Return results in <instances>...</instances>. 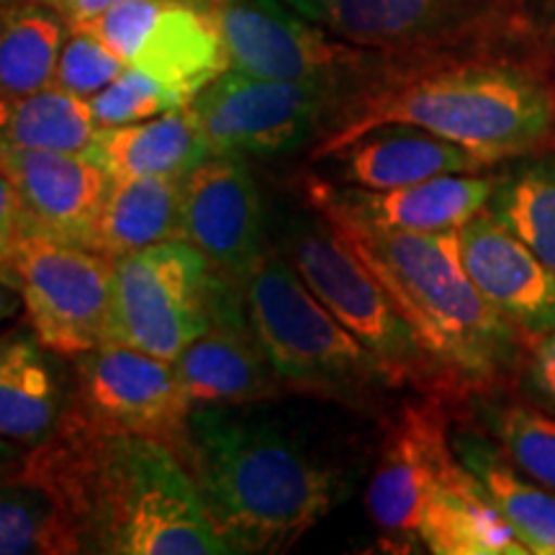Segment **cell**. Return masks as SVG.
<instances>
[{
    "mask_svg": "<svg viewBox=\"0 0 555 555\" xmlns=\"http://www.w3.org/2000/svg\"><path fill=\"white\" fill-rule=\"evenodd\" d=\"M16 470L57 499L82 553H229L191 470L168 446L95 427L73 404Z\"/></svg>",
    "mask_w": 555,
    "mask_h": 555,
    "instance_id": "1",
    "label": "cell"
},
{
    "mask_svg": "<svg viewBox=\"0 0 555 555\" xmlns=\"http://www.w3.org/2000/svg\"><path fill=\"white\" fill-rule=\"evenodd\" d=\"M380 124L433 131L491 168L555 150V57L540 44L397 57L319 139L314 159Z\"/></svg>",
    "mask_w": 555,
    "mask_h": 555,
    "instance_id": "2",
    "label": "cell"
},
{
    "mask_svg": "<svg viewBox=\"0 0 555 555\" xmlns=\"http://www.w3.org/2000/svg\"><path fill=\"white\" fill-rule=\"evenodd\" d=\"M229 553H283L345 496L335 468L260 416L201 406L183 457Z\"/></svg>",
    "mask_w": 555,
    "mask_h": 555,
    "instance_id": "3",
    "label": "cell"
},
{
    "mask_svg": "<svg viewBox=\"0 0 555 555\" xmlns=\"http://www.w3.org/2000/svg\"><path fill=\"white\" fill-rule=\"evenodd\" d=\"M324 219L384 283L450 378L457 404L515 388L527 337L474 286L463 268L457 232L414 234Z\"/></svg>",
    "mask_w": 555,
    "mask_h": 555,
    "instance_id": "4",
    "label": "cell"
},
{
    "mask_svg": "<svg viewBox=\"0 0 555 555\" xmlns=\"http://www.w3.org/2000/svg\"><path fill=\"white\" fill-rule=\"evenodd\" d=\"M240 286L281 386L360 412L397 391L386 367L311 294L286 255L262 249Z\"/></svg>",
    "mask_w": 555,
    "mask_h": 555,
    "instance_id": "5",
    "label": "cell"
},
{
    "mask_svg": "<svg viewBox=\"0 0 555 555\" xmlns=\"http://www.w3.org/2000/svg\"><path fill=\"white\" fill-rule=\"evenodd\" d=\"M286 258L332 317L386 367L397 388L457 404L455 388L416 337L384 283L322 214L296 219L286 237Z\"/></svg>",
    "mask_w": 555,
    "mask_h": 555,
    "instance_id": "6",
    "label": "cell"
},
{
    "mask_svg": "<svg viewBox=\"0 0 555 555\" xmlns=\"http://www.w3.org/2000/svg\"><path fill=\"white\" fill-rule=\"evenodd\" d=\"M350 44L391 57L538 44L527 0H286Z\"/></svg>",
    "mask_w": 555,
    "mask_h": 555,
    "instance_id": "7",
    "label": "cell"
},
{
    "mask_svg": "<svg viewBox=\"0 0 555 555\" xmlns=\"http://www.w3.org/2000/svg\"><path fill=\"white\" fill-rule=\"evenodd\" d=\"M214 13L229 69L255 78L319 82L356 101L397 60L335 37L286 0H214Z\"/></svg>",
    "mask_w": 555,
    "mask_h": 555,
    "instance_id": "8",
    "label": "cell"
},
{
    "mask_svg": "<svg viewBox=\"0 0 555 555\" xmlns=\"http://www.w3.org/2000/svg\"><path fill=\"white\" fill-rule=\"evenodd\" d=\"M217 270L185 240L114 260L108 343L176 363L211 322Z\"/></svg>",
    "mask_w": 555,
    "mask_h": 555,
    "instance_id": "9",
    "label": "cell"
},
{
    "mask_svg": "<svg viewBox=\"0 0 555 555\" xmlns=\"http://www.w3.org/2000/svg\"><path fill=\"white\" fill-rule=\"evenodd\" d=\"M350 95L319 82L268 80L227 69L189 103L211 155L273 157L319 142Z\"/></svg>",
    "mask_w": 555,
    "mask_h": 555,
    "instance_id": "10",
    "label": "cell"
},
{
    "mask_svg": "<svg viewBox=\"0 0 555 555\" xmlns=\"http://www.w3.org/2000/svg\"><path fill=\"white\" fill-rule=\"evenodd\" d=\"M13 275L39 345L80 358L108 343L114 260L78 242L24 229Z\"/></svg>",
    "mask_w": 555,
    "mask_h": 555,
    "instance_id": "11",
    "label": "cell"
},
{
    "mask_svg": "<svg viewBox=\"0 0 555 555\" xmlns=\"http://www.w3.org/2000/svg\"><path fill=\"white\" fill-rule=\"evenodd\" d=\"M95 427L163 442L180 461L189 450V416L176 365L134 347L106 343L80 356L78 397L69 401Z\"/></svg>",
    "mask_w": 555,
    "mask_h": 555,
    "instance_id": "12",
    "label": "cell"
},
{
    "mask_svg": "<svg viewBox=\"0 0 555 555\" xmlns=\"http://www.w3.org/2000/svg\"><path fill=\"white\" fill-rule=\"evenodd\" d=\"M448 406L446 399L422 393L420 401L399 406L388 420L365 496L384 551L412 553L422 545L420 519L429 486L455 457Z\"/></svg>",
    "mask_w": 555,
    "mask_h": 555,
    "instance_id": "13",
    "label": "cell"
},
{
    "mask_svg": "<svg viewBox=\"0 0 555 555\" xmlns=\"http://www.w3.org/2000/svg\"><path fill=\"white\" fill-rule=\"evenodd\" d=\"M172 365L193 409L245 406L275 399L281 391V380L247 317L240 281L221 273L214 283L208 330Z\"/></svg>",
    "mask_w": 555,
    "mask_h": 555,
    "instance_id": "14",
    "label": "cell"
},
{
    "mask_svg": "<svg viewBox=\"0 0 555 555\" xmlns=\"http://www.w3.org/2000/svg\"><path fill=\"white\" fill-rule=\"evenodd\" d=\"M496 176L499 168L457 172L388 191H367L314 178L307 196L314 211L330 219L414 234L457 232L489 204Z\"/></svg>",
    "mask_w": 555,
    "mask_h": 555,
    "instance_id": "15",
    "label": "cell"
},
{
    "mask_svg": "<svg viewBox=\"0 0 555 555\" xmlns=\"http://www.w3.org/2000/svg\"><path fill=\"white\" fill-rule=\"evenodd\" d=\"M183 240L217 273L240 278L262 255V208L253 172L240 157L211 155L183 178Z\"/></svg>",
    "mask_w": 555,
    "mask_h": 555,
    "instance_id": "16",
    "label": "cell"
},
{
    "mask_svg": "<svg viewBox=\"0 0 555 555\" xmlns=\"http://www.w3.org/2000/svg\"><path fill=\"white\" fill-rule=\"evenodd\" d=\"M463 268L525 337L555 330V270L481 211L457 229Z\"/></svg>",
    "mask_w": 555,
    "mask_h": 555,
    "instance_id": "17",
    "label": "cell"
},
{
    "mask_svg": "<svg viewBox=\"0 0 555 555\" xmlns=\"http://www.w3.org/2000/svg\"><path fill=\"white\" fill-rule=\"evenodd\" d=\"M0 172L11 180L26 227L90 247L111 176L75 152H0Z\"/></svg>",
    "mask_w": 555,
    "mask_h": 555,
    "instance_id": "18",
    "label": "cell"
},
{
    "mask_svg": "<svg viewBox=\"0 0 555 555\" xmlns=\"http://www.w3.org/2000/svg\"><path fill=\"white\" fill-rule=\"evenodd\" d=\"M322 159L332 163L339 183L367 191L401 189L457 172L494 170L461 144L412 124H380Z\"/></svg>",
    "mask_w": 555,
    "mask_h": 555,
    "instance_id": "19",
    "label": "cell"
},
{
    "mask_svg": "<svg viewBox=\"0 0 555 555\" xmlns=\"http://www.w3.org/2000/svg\"><path fill=\"white\" fill-rule=\"evenodd\" d=\"M129 65L144 69L189 106L229 69L214 0H165Z\"/></svg>",
    "mask_w": 555,
    "mask_h": 555,
    "instance_id": "20",
    "label": "cell"
},
{
    "mask_svg": "<svg viewBox=\"0 0 555 555\" xmlns=\"http://www.w3.org/2000/svg\"><path fill=\"white\" fill-rule=\"evenodd\" d=\"M420 543L435 555H527L515 527L457 455L450 457L429 486Z\"/></svg>",
    "mask_w": 555,
    "mask_h": 555,
    "instance_id": "21",
    "label": "cell"
},
{
    "mask_svg": "<svg viewBox=\"0 0 555 555\" xmlns=\"http://www.w3.org/2000/svg\"><path fill=\"white\" fill-rule=\"evenodd\" d=\"M88 157L111 178H185L211 157V147L183 106L124 127H99Z\"/></svg>",
    "mask_w": 555,
    "mask_h": 555,
    "instance_id": "22",
    "label": "cell"
},
{
    "mask_svg": "<svg viewBox=\"0 0 555 555\" xmlns=\"http://www.w3.org/2000/svg\"><path fill=\"white\" fill-rule=\"evenodd\" d=\"M453 450L515 527L527 553L555 555V489L525 476L476 422L455 429Z\"/></svg>",
    "mask_w": 555,
    "mask_h": 555,
    "instance_id": "23",
    "label": "cell"
},
{
    "mask_svg": "<svg viewBox=\"0 0 555 555\" xmlns=\"http://www.w3.org/2000/svg\"><path fill=\"white\" fill-rule=\"evenodd\" d=\"M183 178H111L90 249L116 260L159 242L183 240Z\"/></svg>",
    "mask_w": 555,
    "mask_h": 555,
    "instance_id": "24",
    "label": "cell"
},
{
    "mask_svg": "<svg viewBox=\"0 0 555 555\" xmlns=\"http://www.w3.org/2000/svg\"><path fill=\"white\" fill-rule=\"evenodd\" d=\"M39 339H5L0 347V437L21 448L44 442L69 401Z\"/></svg>",
    "mask_w": 555,
    "mask_h": 555,
    "instance_id": "25",
    "label": "cell"
},
{
    "mask_svg": "<svg viewBox=\"0 0 555 555\" xmlns=\"http://www.w3.org/2000/svg\"><path fill=\"white\" fill-rule=\"evenodd\" d=\"M483 211L555 270V150L506 163Z\"/></svg>",
    "mask_w": 555,
    "mask_h": 555,
    "instance_id": "26",
    "label": "cell"
},
{
    "mask_svg": "<svg viewBox=\"0 0 555 555\" xmlns=\"http://www.w3.org/2000/svg\"><path fill=\"white\" fill-rule=\"evenodd\" d=\"M95 131L88 101L57 86L13 99L0 95V152L88 155Z\"/></svg>",
    "mask_w": 555,
    "mask_h": 555,
    "instance_id": "27",
    "label": "cell"
},
{
    "mask_svg": "<svg viewBox=\"0 0 555 555\" xmlns=\"http://www.w3.org/2000/svg\"><path fill=\"white\" fill-rule=\"evenodd\" d=\"M67 21L37 0L0 11V95H29L54 86Z\"/></svg>",
    "mask_w": 555,
    "mask_h": 555,
    "instance_id": "28",
    "label": "cell"
},
{
    "mask_svg": "<svg viewBox=\"0 0 555 555\" xmlns=\"http://www.w3.org/2000/svg\"><path fill=\"white\" fill-rule=\"evenodd\" d=\"M73 553L82 543L57 499L16 468L0 476V555Z\"/></svg>",
    "mask_w": 555,
    "mask_h": 555,
    "instance_id": "29",
    "label": "cell"
},
{
    "mask_svg": "<svg viewBox=\"0 0 555 555\" xmlns=\"http://www.w3.org/2000/svg\"><path fill=\"white\" fill-rule=\"evenodd\" d=\"M506 391L468 399L474 422L532 481L555 489V414L504 399Z\"/></svg>",
    "mask_w": 555,
    "mask_h": 555,
    "instance_id": "30",
    "label": "cell"
},
{
    "mask_svg": "<svg viewBox=\"0 0 555 555\" xmlns=\"http://www.w3.org/2000/svg\"><path fill=\"white\" fill-rule=\"evenodd\" d=\"M88 106L99 127H124V124L152 119L165 111L183 108V103L144 69L127 65L119 73V78L111 80L95 95H90Z\"/></svg>",
    "mask_w": 555,
    "mask_h": 555,
    "instance_id": "31",
    "label": "cell"
},
{
    "mask_svg": "<svg viewBox=\"0 0 555 555\" xmlns=\"http://www.w3.org/2000/svg\"><path fill=\"white\" fill-rule=\"evenodd\" d=\"M124 67H127V62L101 37H95L86 26H69L60 52L54 86L88 101L90 95L106 88L111 80L119 78Z\"/></svg>",
    "mask_w": 555,
    "mask_h": 555,
    "instance_id": "32",
    "label": "cell"
},
{
    "mask_svg": "<svg viewBox=\"0 0 555 555\" xmlns=\"http://www.w3.org/2000/svg\"><path fill=\"white\" fill-rule=\"evenodd\" d=\"M163 5L165 0H121L99 18L75 26H86L95 37H101L129 65Z\"/></svg>",
    "mask_w": 555,
    "mask_h": 555,
    "instance_id": "33",
    "label": "cell"
},
{
    "mask_svg": "<svg viewBox=\"0 0 555 555\" xmlns=\"http://www.w3.org/2000/svg\"><path fill=\"white\" fill-rule=\"evenodd\" d=\"M515 393L527 404L555 414V330L527 337Z\"/></svg>",
    "mask_w": 555,
    "mask_h": 555,
    "instance_id": "34",
    "label": "cell"
},
{
    "mask_svg": "<svg viewBox=\"0 0 555 555\" xmlns=\"http://www.w3.org/2000/svg\"><path fill=\"white\" fill-rule=\"evenodd\" d=\"M26 229L24 211L13 191L11 180L0 172V281L16 286V275H13V253Z\"/></svg>",
    "mask_w": 555,
    "mask_h": 555,
    "instance_id": "35",
    "label": "cell"
},
{
    "mask_svg": "<svg viewBox=\"0 0 555 555\" xmlns=\"http://www.w3.org/2000/svg\"><path fill=\"white\" fill-rule=\"evenodd\" d=\"M37 3L50 5L67 21V26H75L99 18L101 13H106L111 5L121 3V0H37Z\"/></svg>",
    "mask_w": 555,
    "mask_h": 555,
    "instance_id": "36",
    "label": "cell"
},
{
    "mask_svg": "<svg viewBox=\"0 0 555 555\" xmlns=\"http://www.w3.org/2000/svg\"><path fill=\"white\" fill-rule=\"evenodd\" d=\"M535 41L555 57V0H527Z\"/></svg>",
    "mask_w": 555,
    "mask_h": 555,
    "instance_id": "37",
    "label": "cell"
},
{
    "mask_svg": "<svg viewBox=\"0 0 555 555\" xmlns=\"http://www.w3.org/2000/svg\"><path fill=\"white\" fill-rule=\"evenodd\" d=\"M21 304H24V298H21L18 288L11 286V283L0 281V324L9 322L11 317H16Z\"/></svg>",
    "mask_w": 555,
    "mask_h": 555,
    "instance_id": "38",
    "label": "cell"
},
{
    "mask_svg": "<svg viewBox=\"0 0 555 555\" xmlns=\"http://www.w3.org/2000/svg\"><path fill=\"white\" fill-rule=\"evenodd\" d=\"M21 450L16 446H11V440H5V437H0V476L11 474L13 468H16V463L21 461Z\"/></svg>",
    "mask_w": 555,
    "mask_h": 555,
    "instance_id": "39",
    "label": "cell"
},
{
    "mask_svg": "<svg viewBox=\"0 0 555 555\" xmlns=\"http://www.w3.org/2000/svg\"><path fill=\"white\" fill-rule=\"evenodd\" d=\"M11 3H13V0H0V11H3L5 5H11Z\"/></svg>",
    "mask_w": 555,
    "mask_h": 555,
    "instance_id": "40",
    "label": "cell"
},
{
    "mask_svg": "<svg viewBox=\"0 0 555 555\" xmlns=\"http://www.w3.org/2000/svg\"><path fill=\"white\" fill-rule=\"evenodd\" d=\"M5 339H9V337H0V347H3V345H5Z\"/></svg>",
    "mask_w": 555,
    "mask_h": 555,
    "instance_id": "41",
    "label": "cell"
}]
</instances>
